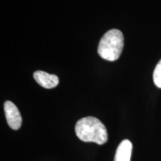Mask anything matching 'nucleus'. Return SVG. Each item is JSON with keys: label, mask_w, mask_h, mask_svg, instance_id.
<instances>
[{"label": "nucleus", "mask_w": 161, "mask_h": 161, "mask_svg": "<svg viewBox=\"0 0 161 161\" xmlns=\"http://www.w3.org/2000/svg\"><path fill=\"white\" fill-rule=\"evenodd\" d=\"M75 130L78 139L84 142L103 145L108 141V135L105 126L98 119L93 116H87L78 120Z\"/></svg>", "instance_id": "nucleus-1"}, {"label": "nucleus", "mask_w": 161, "mask_h": 161, "mask_svg": "<svg viewBox=\"0 0 161 161\" xmlns=\"http://www.w3.org/2000/svg\"><path fill=\"white\" fill-rule=\"evenodd\" d=\"M124 46V37L121 31L111 29L104 34L98 47L100 57L108 61L118 60Z\"/></svg>", "instance_id": "nucleus-2"}, {"label": "nucleus", "mask_w": 161, "mask_h": 161, "mask_svg": "<svg viewBox=\"0 0 161 161\" xmlns=\"http://www.w3.org/2000/svg\"><path fill=\"white\" fill-rule=\"evenodd\" d=\"M6 120L10 128L18 130L22 125V117L17 107L11 101H7L4 104Z\"/></svg>", "instance_id": "nucleus-3"}, {"label": "nucleus", "mask_w": 161, "mask_h": 161, "mask_svg": "<svg viewBox=\"0 0 161 161\" xmlns=\"http://www.w3.org/2000/svg\"><path fill=\"white\" fill-rule=\"evenodd\" d=\"M34 78L39 85L46 89H52L59 84V78L57 75L40 70L36 71L34 73Z\"/></svg>", "instance_id": "nucleus-4"}, {"label": "nucleus", "mask_w": 161, "mask_h": 161, "mask_svg": "<svg viewBox=\"0 0 161 161\" xmlns=\"http://www.w3.org/2000/svg\"><path fill=\"white\" fill-rule=\"evenodd\" d=\"M132 143L130 140H124L116 149L114 161H130Z\"/></svg>", "instance_id": "nucleus-5"}, {"label": "nucleus", "mask_w": 161, "mask_h": 161, "mask_svg": "<svg viewBox=\"0 0 161 161\" xmlns=\"http://www.w3.org/2000/svg\"><path fill=\"white\" fill-rule=\"evenodd\" d=\"M153 79L154 84L159 88H161V60L157 64L154 73H153Z\"/></svg>", "instance_id": "nucleus-6"}]
</instances>
